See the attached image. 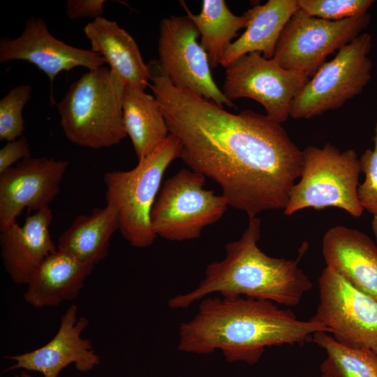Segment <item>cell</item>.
I'll return each instance as SVG.
<instances>
[{
  "label": "cell",
  "mask_w": 377,
  "mask_h": 377,
  "mask_svg": "<svg viewBox=\"0 0 377 377\" xmlns=\"http://www.w3.org/2000/svg\"><path fill=\"white\" fill-rule=\"evenodd\" d=\"M94 266L84 264L57 249L32 273L24 293V301L35 308L54 307L74 300Z\"/></svg>",
  "instance_id": "cell-18"
},
{
  "label": "cell",
  "mask_w": 377,
  "mask_h": 377,
  "mask_svg": "<svg viewBox=\"0 0 377 377\" xmlns=\"http://www.w3.org/2000/svg\"><path fill=\"white\" fill-rule=\"evenodd\" d=\"M91 50L101 56L126 86L145 89L149 84V69L133 38L119 24L103 17L84 28Z\"/></svg>",
  "instance_id": "cell-19"
},
{
  "label": "cell",
  "mask_w": 377,
  "mask_h": 377,
  "mask_svg": "<svg viewBox=\"0 0 377 377\" xmlns=\"http://www.w3.org/2000/svg\"><path fill=\"white\" fill-rule=\"evenodd\" d=\"M30 156V148L25 137L8 141L0 149V174Z\"/></svg>",
  "instance_id": "cell-28"
},
{
  "label": "cell",
  "mask_w": 377,
  "mask_h": 377,
  "mask_svg": "<svg viewBox=\"0 0 377 377\" xmlns=\"http://www.w3.org/2000/svg\"><path fill=\"white\" fill-rule=\"evenodd\" d=\"M371 228H372L373 233L375 236L376 242L377 244V216H374V218L371 222Z\"/></svg>",
  "instance_id": "cell-30"
},
{
  "label": "cell",
  "mask_w": 377,
  "mask_h": 377,
  "mask_svg": "<svg viewBox=\"0 0 377 377\" xmlns=\"http://www.w3.org/2000/svg\"><path fill=\"white\" fill-rule=\"evenodd\" d=\"M148 66L149 87L179 142V158L216 182L228 205L249 219L284 209L303 154L281 124L251 110L229 112L172 85L156 60Z\"/></svg>",
  "instance_id": "cell-1"
},
{
  "label": "cell",
  "mask_w": 377,
  "mask_h": 377,
  "mask_svg": "<svg viewBox=\"0 0 377 377\" xmlns=\"http://www.w3.org/2000/svg\"><path fill=\"white\" fill-rule=\"evenodd\" d=\"M322 253L327 267L377 301V244L369 237L334 226L323 236Z\"/></svg>",
  "instance_id": "cell-16"
},
{
  "label": "cell",
  "mask_w": 377,
  "mask_h": 377,
  "mask_svg": "<svg viewBox=\"0 0 377 377\" xmlns=\"http://www.w3.org/2000/svg\"><path fill=\"white\" fill-rule=\"evenodd\" d=\"M179 2L197 27L200 45L207 54L211 68H215L238 31L246 27L248 13L239 16L230 11L223 0H203L200 13L193 14L185 1Z\"/></svg>",
  "instance_id": "cell-23"
},
{
  "label": "cell",
  "mask_w": 377,
  "mask_h": 377,
  "mask_svg": "<svg viewBox=\"0 0 377 377\" xmlns=\"http://www.w3.org/2000/svg\"><path fill=\"white\" fill-rule=\"evenodd\" d=\"M302 154L300 179L289 193L284 214L290 216L309 207H337L360 217L364 210L357 193L362 171L355 151H341L327 143L323 147H307Z\"/></svg>",
  "instance_id": "cell-6"
},
{
  "label": "cell",
  "mask_w": 377,
  "mask_h": 377,
  "mask_svg": "<svg viewBox=\"0 0 377 377\" xmlns=\"http://www.w3.org/2000/svg\"><path fill=\"white\" fill-rule=\"evenodd\" d=\"M119 228L115 207L107 203L89 214L78 215L58 239L57 249L95 266L108 254L110 242Z\"/></svg>",
  "instance_id": "cell-21"
},
{
  "label": "cell",
  "mask_w": 377,
  "mask_h": 377,
  "mask_svg": "<svg viewBox=\"0 0 377 377\" xmlns=\"http://www.w3.org/2000/svg\"><path fill=\"white\" fill-rule=\"evenodd\" d=\"M199 36L197 27L186 15L164 18L159 25V67L175 87L221 107L235 108L214 80L207 54L198 41Z\"/></svg>",
  "instance_id": "cell-10"
},
{
  "label": "cell",
  "mask_w": 377,
  "mask_h": 377,
  "mask_svg": "<svg viewBox=\"0 0 377 377\" xmlns=\"http://www.w3.org/2000/svg\"><path fill=\"white\" fill-rule=\"evenodd\" d=\"M180 156V146L172 134L130 170L105 173V199L117 211L123 237L135 248L151 245L154 232L151 214L162 179L170 164Z\"/></svg>",
  "instance_id": "cell-5"
},
{
  "label": "cell",
  "mask_w": 377,
  "mask_h": 377,
  "mask_svg": "<svg viewBox=\"0 0 377 377\" xmlns=\"http://www.w3.org/2000/svg\"><path fill=\"white\" fill-rule=\"evenodd\" d=\"M371 36L362 33L325 61L294 97L293 119H311L341 108L360 94L370 82Z\"/></svg>",
  "instance_id": "cell-7"
},
{
  "label": "cell",
  "mask_w": 377,
  "mask_h": 377,
  "mask_svg": "<svg viewBox=\"0 0 377 377\" xmlns=\"http://www.w3.org/2000/svg\"><path fill=\"white\" fill-rule=\"evenodd\" d=\"M373 138L374 149H367L361 155V171L365 175L364 182L358 186V197L364 208L377 216V124Z\"/></svg>",
  "instance_id": "cell-27"
},
{
  "label": "cell",
  "mask_w": 377,
  "mask_h": 377,
  "mask_svg": "<svg viewBox=\"0 0 377 377\" xmlns=\"http://www.w3.org/2000/svg\"><path fill=\"white\" fill-rule=\"evenodd\" d=\"M52 221V210L47 207L27 216L22 226L16 222L0 230L3 264L16 284L27 285L40 263L57 249L50 232Z\"/></svg>",
  "instance_id": "cell-17"
},
{
  "label": "cell",
  "mask_w": 377,
  "mask_h": 377,
  "mask_svg": "<svg viewBox=\"0 0 377 377\" xmlns=\"http://www.w3.org/2000/svg\"><path fill=\"white\" fill-rule=\"evenodd\" d=\"M320 377H335L331 374H324V373H322V375Z\"/></svg>",
  "instance_id": "cell-32"
},
{
  "label": "cell",
  "mask_w": 377,
  "mask_h": 377,
  "mask_svg": "<svg viewBox=\"0 0 377 377\" xmlns=\"http://www.w3.org/2000/svg\"><path fill=\"white\" fill-rule=\"evenodd\" d=\"M319 303L311 321L327 327L339 342L372 349L377 345V301L326 267L319 279Z\"/></svg>",
  "instance_id": "cell-11"
},
{
  "label": "cell",
  "mask_w": 377,
  "mask_h": 377,
  "mask_svg": "<svg viewBox=\"0 0 377 377\" xmlns=\"http://www.w3.org/2000/svg\"><path fill=\"white\" fill-rule=\"evenodd\" d=\"M123 121L138 160L150 154L170 134L156 98L145 89L126 86Z\"/></svg>",
  "instance_id": "cell-22"
},
{
  "label": "cell",
  "mask_w": 377,
  "mask_h": 377,
  "mask_svg": "<svg viewBox=\"0 0 377 377\" xmlns=\"http://www.w3.org/2000/svg\"><path fill=\"white\" fill-rule=\"evenodd\" d=\"M88 325L86 317L77 318V307L71 304L61 316L58 331L49 342L21 355L6 356L14 364L3 371L23 369L38 371L43 377H58L71 364L81 372L92 370L100 364V357L91 341L82 337Z\"/></svg>",
  "instance_id": "cell-15"
},
{
  "label": "cell",
  "mask_w": 377,
  "mask_h": 377,
  "mask_svg": "<svg viewBox=\"0 0 377 377\" xmlns=\"http://www.w3.org/2000/svg\"><path fill=\"white\" fill-rule=\"evenodd\" d=\"M105 0H68L66 14L70 20L92 17L94 20L103 17Z\"/></svg>",
  "instance_id": "cell-29"
},
{
  "label": "cell",
  "mask_w": 377,
  "mask_h": 377,
  "mask_svg": "<svg viewBox=\"0 0 377 377\" xmlns=\"http://www.w3.org/2000/svg\"><path fill=\"white\" fill-rule=\"evenodd\" d=\"M260 219H249L242 237L225 246L226 257L209 263L204 279L193 290L171 298V309H185L208 295L265 300L286 306L300 303L313 288L309 276L298 266L299 260L274 258L258 245Z\"/></svg>",
  "instance_id": "cell-3"
},
{
  "label": "cell",
  "mask_w": 377,
  "mask_h": 377,
  "mask_svg": "<svg viewBox=\"0 0 377 377\" xmlns=\"http://www.w3.org/2000/svg\"><path fill=\"white\" fill-rule=\"evenodd\" d=\"M371 21L367 13L339 21L312 17L299 9L286 24L273 58L286 69L310 77L331 54L351 42Z\"/></svg>",
  "instance_id": "cell-9"
},
{
  "label": "cell",
  "mask_w": 377,
  "mask_h": 377,
  "mask_svg": "<svg viewBox=\"0 0 377 377\" xmlns=\"http://www.w3.org/2000/svg\"><path fill=\"white\" fill-rule=\"evenodd\" d=\"M223 93L232 100L251 98L261 104L266 115L281 124L290 117L291 103L309 80L302 73L282 67L259 52L246 54L226 68Z\"/></svg>",
  "instance_id": "cell-12"
},
{
  "label": "cell",
  "mask_w": 377,
  "mask_h": 377,
  "mask_svg": "<svg viewBox=\"0 0 377 377\" xmlns=\"http://www.w3.org/2000/svg\"><path fill=\"white\" fill-rule=\"evenodd\" d=\"M126 84L110 68L87 73L70 86L57 104L66 138L78 146L109 148L126 136L122 102Z\"/></svg>",
  "instance_id": "cell-4"
},
{
  "label": "cell",
  "mask_w": 377,
  "mask_h": 377,
  "mask_svg": "<svg viewBox=\"0 0 377 377\" xmlns=\"http://www.w3.org/2000/svg\"><path fill=\"white\" fill-rule=\"evenodd\" d=\"M372 350L377 354V345L375 346L372 348Z\"/></svg>",
  "instance_id": "cell-33"
},
{
  "label": "cell",
  "mask_w": 377,
  "mask_h": 377,
  "mask_svg": "<svg viewBox=\"0 0 377 377\" xmlns=\"http://www.w3.org/2000/svg\"><path fill=\"white\" fill-rule=\"evenodd\" d=\"M373 0H297L300 9L308 15L330 21L363 15Z\"/></svg>",
  "instance_id": "cell-26"
},
{
  "label": "cell",
  "mask_w": 377,
  "mask_h": 377,
  "mask_svg": "<svg viewBox=\"0 0 377 377\" xmlns=\"http://www.w3.org/2000/svg\"><path fill=\"white\" fill-rule=\"evenodd\" d=\"M27 61L43 71L52 82L62 71L82 66L94 70L103 66L105 60L91 50L75 47L58 40L45 22L31 17L26 21L22 33L14 39L0 40V62Z\"/></svg>",
  "instance_id": "cell-14"
},
{
  "label": "cell",
  "mask_w": 377,
  "mask_h": 377,
  "mask_svg": "<svg viewBox=\"0 0 377 377\" xmlns=\"http://www.w3.org/2000/svg\"><path fill=\"white\" fill-rule=\"evenodd\" d=\"M14 377H32L29 374L22 371L19 374L15 375Z\"/></svg>",
  "instance_id": "cell-31"
},
{
  "label": "cell",
  "mask_w": 377,
  "mask_h": 377,
  "mask_svg": "<svg viewBox=\"0 0 377 377\" xmlns=\"http://www.w3.org/2000/svg\"><path fill=\"white\" fill-rule=\"evenodd\" d=\"M325 325L301 320L290 309L265 300L243 297L204 298L195 316L182 323L178 349L196 354L221 350L229 362L256 363L267 347L303 345Z\"/></svg>",
  "instance_id": "cell-2"
},
{
  "label": "cell",
  "mask_w": 377,
  "mask_h": 377,
  "mask_svg": "<svg viewBox=\"0 0 377 377\" xmlns=\"http://www.w3.org/2000/svg\"><path fill=\"white\" fill-rule=\"evenodd\" d=\"M205 176L187 169L164 182L151 214L156 236L170 241L197 239L205 227L222 217L228 201L205 189Z\"/></svg>",
  "instance_id": "cell-8"
},
{
  "label": "cell",
  "mask_w": 377,
  "mask_h": 377,
  "mask_svg": "<svg viewBox=\"0 0 377 377\" xmlns=\"http://www.w3.org/2000/svg\"><path fill=\"white\" fill-rule=\"evenodd\" d=\"M68 165V161L30 156L1 173L0 230L16 223L24 209L50 207Z\"/></svg>",
  "instance_id": "cell-13"
},
{
  "label": "cell",
  "mask_w": 377,
  "mask_h": 377,
  "mask_svg": "<svg viewBox=\"0 0 377 377\" xmlns=\"http://www.w3.org/2000/svg\"><path fill=\"white\" fill-rule=\"evenodd\" d=\"M299 9L297 0H269L249 8L245 31L228 47L220 65L226 68L251 52H259L266 59L273 58L283 29Z\"/></svg>",
  "instance_id": "cell-20"
},
{
  "label": "cell",
  "mask_w": 377,
  "mask_h": 377,
  "mask_svg": "<svg viewBox=\"0 0 377 377\" xmlns=\"http://www.w3.org/2000/svg\"><path fill=\"white\" fill-rule=\"evenodd\" d=\"M31 87L20 84L0 101V140L12 141L23 136V109L31 98Z\"/></svg>",
  "instance_id": "cell-25"
},
{
  "label": "cell",
  "mask_w": 377,
  "mask_h": 377,
  "mask_svg": "<svg viewBox=\"0 0 377 377\" xmlns=\"http://www.w3.org/2000/svg\"><path fill=\"white\" fill-rule=\"evenodd\" d=\"M327 353L320 371L335 377H377V354L370 348H355L337 341L326 332L312 337Z\"/></svg>",
  "instance_id": "cell-24"
}]
</instances>
